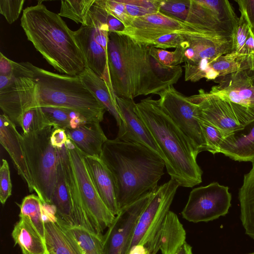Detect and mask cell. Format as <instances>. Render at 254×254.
I'll list each match as a JSON object with an SVG mask.
<instances>
[{
    "mask_svg": "<svg viewBox=\"0 0 254 254\" xmlns=\"http://www.w3.org/2000/svg\"><path fill=\"white\" fill-rule=\"evenodd\" d=\"M152 47L127 35L109 32L108 66L116 96L133 99L140 95L158 94L178 81L182 67L162 64L152 54Z\"/></svg>",
    "mask_w": 254,
    "mask_h": 254,
    "instance_id": "6da1fadb",
    "label": "cell"
},
{
    "mask_svg": "<svg viewBox=\"0 0 254 254\" xmlns=\"http://www.w3.org/2000/svg\"><path fill=\"white\" fill-rule=\"evenodd\" d=\"M100 158L113 177L120 210L155 190L166 167L164 160L146 146L116 138L106 140Z\"/></svg>",
    "mask_w": 254,
    "mask_h": 254,
    "instance_id": "7a4b0ae2",
    "label": "cell"
},
{
    "mask_svg": "<svg viewBox=\"0 0 254 254\" xmlns=\"http://www.w3.org/2000/svg\"><path fill=\"white\" fill-rule=\"evenodd\" d=\"M20 22L27 40L61 74L78 75L86 67L73 31L59 14L40 2L23 10Z\"/></svg>",
    "mask_w": 254,
    "mask_h": 254,
    "instance_id": "3957f363",
    "label": "cell"
},
{
    "mask_svg": "<svg viewBox=\"0 0 254 254\" xmlns=\"http://www.w3.org/2000/svg\"><path fill=\"white\" fill-rule=\"evenodd\" d=\"M135 110L164 156L167 172L180 186L192 188L202 182L198 153L192 141L161 107L158 100L148 97L136 103Z\"/></svg>",
    "mask_w": 254,
    "mask_h": 254,
    "instance_id": "277c9868",
    "label": "cell"
},
{
    "mask_svg": "<svg viewBox=\"0 0 254 254\" xmlns=\"http://www.w3.org/2000/svg\"><path fill=\"white\" fill-rule=\"evenodd\" d=\"M34 77L38 107L65 108L78 113L90 122L103 121L105 108L78 75L54 73L35 66Z\"/></svg>",
    "mask_w": 254,
    "mask_h": 254,
    "instance_id": "5b68a950",
    "label": "cell"
},
{
    "mask_svg": "<svg viewBox=\"0 0 254 254\" xmlns=\"http://www.w3.org/2000/svg\"><path fill=\"white\" fill-rule=\"evenodd\" d=\"M49 126L29 133L21 134V142L35 192L42 201L50 204L56 182L59 160L58 149L51 142L56 127Z\"/></svg>",
    "mask_w": 254,
    "mask_h": 254,
    "instance_id": "8992f818",
    "label": "cell"
},
{
    "mask_svg": "<svg viewBox=\"0 0 254 254\" xmlns=\"http://www.w3.org/2000/svg\"><path fill=\"white\" fill-rule=\"evenodd\" d=\"M174 33L225 41H232L231 33L201 28L160 11L139 17H133L129 24L119 33L138 43L146 45L162 36Z\"/></svg>",
    "mask_w": 254,
    "mask_h": 254,
    "instance_id": "52a82bcc",
    "label": "cell"
},
{
    "mask_svg": "<svg viewBox=\"0 0 254 254\" xmlns=\"http://www.w3.org/2000/svg\"><path fill=\"white\" fill-rule=\"evenodd\" d=\"M64 145L94 231L103 235L104 230L111 225L116 216L108 208L98 193L88 170L85 154L68 138Z\"/></svg>",
    "mask_w": 254,
    "mask_h": 254,
    "instance_id": "ba28073f",
    "label": "cell"
},
{
    "mask_svg": "<svg viewBox=\"0 0 254 254\" xmlns=\"http://www.w3.org/2000/svg\"><path fill=\"white\" fill-rule=\"evenodd\" d=\"M197 107V116L219 128L227 136L254 121V106H245L210 96L202 89L189 97Z\"/></svg>",
    "mask_w": 254,
    "mask_h": 254,
    "instance_id": "9c48e42d",
    "label": "cell"
},
{
    "mask_svg": "<svg viewBox=\"0 0 254 254\" xmlns=\"http://www.w3.org/2000/svg\"><path fill=\"white\" fill-rule=\"evenodd\" d=\"M34 76L25 71L0 75V107L15 126L25 112L38 107Z\"/></svg>",
    "mask_w": 254,
    "mask_h": 254,
    "instance_id": "30bf717a",
    "label": "cell"
},
{
    "mask_svg": "<svg viewBox=\"0 0 254 254\" xmlns=\"http://www.w3.org/2000/svg\"><path fill=\"white\" fill-rule=\"evenodd\" d=\"M231 198L228 187L213 182L193 189L181 214L193 223L212 221L228 213Z\"/></svg>",
    "mask_w": 254,
    "mask_h": 254,
    "instance_id": "8fae6325",
    "label": "cell"
},
{
    "mask_svg": "<svg viewBox=\"0 0 254 254\" xmlns=\"http://www.w3.org/2000/svg\"><path fill=\"white\" fill-rule=\"evenodd\" d=\"M161 107L179 128L192 142L199 153L206 151V145L197 116V107L173 85L158 94Z\"/></svg>",
    "mask_w": 254,
    "mask_h": 254,
    "instance_id": "7c38bea8",
    "label": "cell"
},
{
    "mask_svg": "<svg viewBox=\"0 0 254 254\" xmlns=\"http://www.w3.org/2000/svg\"><path fill=\"white\" fill-rule=\"evenodd\" d=\"M154 190L124 207L116 215L103 235L105 254H128L138 219L152 197Z\"/></svg>",
    "mask_w": 254,
    "mask_h": 254,
    "instance_id": "4fadbf2b",
    "label": "cell"
},
{
    "mask_svg": "<svg viewBox=\"0 0 254 254\" xmlns=\"http://www.w3.org/2000/svg\"><path fill=\"white\" fill-rule=\"evenodd\" d=\"M179 186L177 182L171 179L154 190L152 197L138 219L129 250L137 245H145L152 238L170 211Z\"/></svg>",
    "mask_w": 254,
    "mask_h": 254,
    "instance_id": "5bb4252c",
    "label": "cell"
},
{
    "mask_svg": "<svg viewBox=\"0 0 254 254\" xmlns=\"http://www.w3.org/2000/svg\"><path fill=\"white\" fill-rule=\"evenodd\" d=\"M123 124L116 139L137 143L154 151L163 160L164 156L149 129L137 114L133 99L116 96Z\"/></svg>",
    "mask_w": 254,
    "mask_h": 254,
    "instance_id": "9a60e30c",
    "label": "cell"
},
{
    "mask_svg": "<svg viewBox=\"0 0 254 254\" xmlns=\"http://www.w3.org/2000/svg\"><path fill=\"white\" fill-rule=\"evenodd\" d=\"M214 81L217 84L207 92L210 96L243 106H254V85L249 70L236 71Z\"/></svg>",
    "mask_w": 254,
    "mask_h": 254,
    "instance_id": "2e32d148",
    "label": "cell"
},
{
    "mask_svg": "<svg viewBox=\"0 0 254 254\" xmlns=\"http://www.w3.org/2000/svg\"><path fill=\"white\" fill-rule=\"evenodd\" d=\"M186 231L177 215L169 211L152 238L144 245L148 254H177L186 242Z\"/></svg>",
    "mask_w": 254,
    "mask_h": 254,
    "instance_id": "e0dca14e",
    "label": "cell"
},
{
    "mask_svg": "<svg viewBox=\"0 0 254 254\" xmlns=\"http://www.w3.org/2000/svg\"><path fill=\"white\" fill-rule=\"evenodd\" d=\"M0 143L9 155L18 174L27 184L29 191H35L22 146L21 134L15 125L4 114L0 116Z\"/></svg>",
    "mask_w": 254,
    "mask_h": 254,
    "instance_id": "ac0fdd59",
    "label": "cell"
},
{
    "mask_svg": "<svg viewBox=\"0 0 254 254\" xmlns=\"http://www.w3.org/2000/svg\"><path fill=\"white\" fill-rule=\"evenodd\" d=\"M73 35L84 57L86 67L112 87L109 74L107 52L95 40L92 26L81 25L78 29L73 31Z\"/></svg>",
    "mask_w": 254,
    "mask_h": 254,
    "instance_id": "d6986e66",
    "label": "cell"
},
{
    "mask_svg": "<svg viewBox=\"0 0 254 254\" xmlns=\"http://www.w3.org/2000/svg\"><path fill=\"white\" fill-rule=\"evenodd\" d=\"M85 162L96 189L101 198L114 215L120 212L116 187L112 174L100 157L85 154Z\"/></svg>",
    "mask_w": 254,
    "mask_h": 254,
    "instance_id": "ffe728a7",
    "label": "cell"
},
{
    "mask_svg": "<svg viewBox=\"0 0 254 254\" xmlns=\"http://www.w3.org/2000/svg\"><path fill=\"white\" fill-rule=\"evenodd\" d=\"M59 160L56 182L52 204L55 206L58 218L67 226L75 225L73 218L66 170L67 151L65 145L58 149Z\"/></svg>",
    "mask_w": 254,
    "mask_h": 254,
    "instance_id": "44dd1931",
    "label": "cell"
},
{
    "mask_svg": "<svg viewBox=\"0 0 254 254\" xmlns=\"http://www.w3.org/2000/svg\"><path fill=\"white\" fill-rule=\"evenodd\" d=\"M219 153L235 161L254 162V121L226 136Z\"/></svg>",
    "mask_w": 254,
    "mask_h": 254,
    "instance_id": "7402d4cb",
    "label": "cell"
},
{
    "mask_svg": "<svg viewBox=\"0 0 254 254\" xmlns=\"http://www.w3.org/2000/svg\"><path fill=\"white\" fill-rule=\"evenodd\" d=\"M67 137L84 154L100 157L104 144L108 139L100 123L88 122L73 129H66Z\"/></svg>",
    "mask_w": 254,
    "mask_h": 254,
    "instance_id": "603a6c76",
    "label": "cell"
},
{
    "mask_svg": "<svg viewBox=\"0 0 254 254\" xmlns=\"http://www.w3.org/2000/svg\"><path fill=\"white\" fill-rule=\"evenodd\" d=\"M85 86L115 118L119 127L123 122L112 87L91 70L86 67L78 75Z\"/></svg>",
    "mask_w": 254,
    "mask_h": 254,
    "instance_id": "cb8c5ba5",
    "label": "cell"
},
{
    "mask_svg": "<svg viewBox=\"0 0 254 254\" xmlns=\"http://www.w3.org/2000/svg\"><path fill=\"white\" fill-rule=\"evenodd\" d=\"M45 242L49 254H82L71 234L58 218L45 222Z\"/></svg>",
    "mask_w": 254,
    "mask_h": 254,
    "instance_id": "d4e9b609",
    "label": "cell"
},
{
    "mask_svg": "<svg viewBox=\"0 0 254 254\" xmlns=\"http://www.w3.org/2000/svg\"><path fill=\"white\" fill-rule=\"evenodd\" d=\"M15 225L12 237L23 254H45L47 252L45 240L26 217L20 216Z\"/></svg>",
    "mask_w": 254,
    "mask_h": 254,
    "instance_id": "484cf974",
    "label": "cell"
},
{
    "mask_svg": "<svg viewBox=\"0 0 254 254\" xmlns=\"http://www.w3.org/2000/svg\"><path fill=\"white\" fill-rule=\"evenodd\" d=\"M250 171L244 175L239 191L240 219L246 234L254 240V162Z\"/></svg>",
    "mask_w": 254,
    "mask_h": 254,
    "instance_id": "4316f807",
    "label": "cell"
},
{
    "mask_svg": "<svg viewBox=\"0 0 254 254\" xmlns=\"http://www.w3.org/2000/svg\"><path fill=\"white\" fill-rule=\"evenodd\" d=\"M64 224L82 254H105L103 235L93 233L81 226Z\"/></svg>",
    "mask_w": 254,
    "mask_h": 254,
    "instance_id": "83f0119b",
    "label": "cell"
},
{
    "mask_svg": "<svg viewBox=\"0 0 254 254\" xmlns=\"http://www.w3.org/2000/svg\"><path fill=\"white\" fill-rule=\"evenodd\" d=\"M86 26L118 33L125 28L123 23L107 11L102 0H95L89 11Z\"/></svg>",
    "mask_w": 254,
    "mask_h": 254,
    "instance_id": "f1b7e54d",
    "label": "cell"
},
{
    "mask_svg": "<svg viewBox=\"0 0 254 254\" xmlns=\"http://www.w3.org/2000/svg\"><path fill=\"white\" fill-rule=\"evenodd\" d=\"M41 108L51 125L65 130L73 129L81 124L93 122L69 109L52 106Z\"/></svg>",
    "mask_w": 254,
    "mask_h": 254,
    "instance_id": "f546056e",
    "label": "cell"
},
{
    "mask_svg": "<svg viewBox=\"0 0 254 254\" xmlns=\"http://www.w3.org/2000/svg\"><path fill=\"white\" fill-rule=\"evenodd\" d=\"M43 202L35 194L25 196L20 204V216L27 217L42 238L45 240V221L42 211Z\"/></svg>",
    "mask_w": 254,
    "mask_h": 254,
    "instance_id": "4dcf8cb0",
    "label": "cell"
},
{
    "mask_svg": "<svg viewBox=\"0 0 254 254\" xmlns=\"http://www.w3.org/2000/svg\"><path fill=\"white\" fill-rule=\"evenodd\" d=\"M210 66L218 74L219 77L240 70H249L246 56L243 54L230 53L210 62Z\"/></svg>",
    "mask_w": 254,
    "mask_h": 254,
    "instance_id": "1f68e13d",
    "label": "cell"
},
{
    "mask_svg": "<svg viewBox=\"0 0 254 254\" xmlns=\"http://www.w3.org/2000/svg\"><path fill=\"white\" fill-rule=\"evenodd\" d=\"M95 0H65L61 1L59 15L69 18L82 26L87 25L90 9Z\"/></svg>",
    "mask_w": 254,
    "mask_h": 254,
    "instance_id": "d6a6232c",
    "label": "cell"
},
{
    "mask_svg": "<svg viewBox=\"0 0 254 254\" xmlns=\"http://www.w3.org/2000/svg\"><path fill=\"white\" fill-rule=\"evenodd\" d=\"M235 1L239 6L240 16L232 30V45L231 53L242 54L252 26L244 6L243 0Z\"/></svg>",
    "mask_w": 254,
    "mask_h": 254,
    "instance_id": "836d02e7",
    "label": "cell"
},
{
    "mask_svg": "<svg viewBox=\"0 0 254 254\" xmlns=\"http://www.w3.org/2000/svg\"><path fill=\"white\" fill-rule=\"evenodd\" d=\"M22 128V133L28 134L44 129L51 125L40 107L25 112L19 119L16 126Z\"/></svg>",
    "mask_w": 254,
    "mask_h": 254,
    "instance_id": "e575fe53",
    "label": "cell"
},
{
    "mask_svg": "<svg viewBox=\"0 0 254 254\" xmlns=\"http://www.w3.org/2000/svg\"><path fill=\"white\" fill-rule=\"evenodd\" d=\"M197 118L205 141L206 151L213 154L219 153L221 143L227 135L204 119Z\"/></svg>",
    "mask_w": 254,
    "mask_h": 254,
    "instance_id": "d590c367",
    "label": "cell"
},
{
    "mask_svg": "<svg viewBox=\"0 0 254 254\" xmlns=\"http://www.w3.org/2000/svg\"><path fill=\"white\" fill-rule=\"evenodd\" d=\"M127 13L133 18L155 13L160 11V0H121Z\"/></svg>",
    "mask_w": 254,
    "mask_h": 254,
    "instance_id": "8d00e7d4",
    "label": "cell"
},
{
    "mask_svg": "<svg viewBox=\"0 0 254 254\" xmlns=\"http://www.w3.org/2000/svg\"><path fill=\"white\" fill-rule=\"evenodd\" d=\"M185 49L180 47L174 51H168L164 49L155 48L152 46L151 53L153 56L164 65L167 67H175L185 62Z\"/></svg>",
    "mask_w": 254,
    "mask_h": 254,
    "instance_id": "74e56055",
    "label": "cell"
},
{
    "mask_svg": "<svg viewBox=\"0 0 254 254\" xmlns=\"http://www.w3.org/2000/svg\"><path fill=\"white\" fill-rule=\"evenodd\" d=\"M211 61L202 60L196 63H185V80L186 81L196 82L203 78H206L209 71Z\"/></svg>",
    "mask_w": 254,
    "mask_h": 254,
    "instance_id": "f35d334b",
    "label": "cell"
},
{
    "mask_svg": "<svg viewBox=\"0 0 254 254\" xmlns=\"http://www.w3.org/2000/svg\"><path fill=\"white\" fill-rule=\"evenodd\" d=\"M24 2V0H0V13L9 24H12L18 18Z\"/></svg>",
    "mask_w": 254,
    "mask_h": 254,
    "instance_id": "ab89813d",
    "label": "cell"
},
{
    "mask_svg": "<svg viewBox=\"0 0 254 254\" xmlns=\"http://www.w3.org/2000/svg\"><path fill=\"white\" fill-rule=\"evenodd\" d=\"M12 184L8 163L6 160L2 159L0 168V200L4 204L11 195Z\"/></svg>",
    "mask_w": 254,
    "mask_h": 254,
    "instance_id": "60d3db41",
    "label": "cell"
},
{
    "mask_svg": "<svg viewBox=\"0 0 254 254\" xmlns=\"http://www.w3.org/2000/svg\"><path fill=\"white\" fill-rule=\"evenodd\" d=\"M107 11L119 19L125 25L128 26L133 17L128 14L121 0H102Z\"/></svg>",
    "mask_w": 254,
    "mask_h": 254,
    "instance_id": "b9f144b4",
    "label": "cell"
},
{
    "mask_svg": "<svg viewBox=\"0 0 254 254\" xmlns=\"http://www.w3.org/2000/svg\"><path fill=\"white\" fill-rule=\"evenodd\" d=\"M187 40V35L174 33L162 36L151 41L148 45L155 48L166 49L168 48H177L182 47V44Z\"/></svg>",
    "mask_w": 254,
    "mask_h": 254,
    "instance_id": "7bdbcfd3",
    "label": "cell"
},
{
    "mask_svg": "<svg viewBox=\"0 0 254 254\" xmlns=\"http://www.w3.org/2000/svg\"><path fill=\"white\" fill-rule=\"evenodd\" d=\"M242 54L247 58L250 71L254 70V32L251 29Z\"/></svg>",
    "mask_w": 254,
    "mask_h": 254,
    "instance_id": "ee69618b",
    "label": "cell"
},
{
    "mask_svg": "<svg viewBox=\"0 0 254 254\" xmlns=\"http://www.w3.org/2000/svg\"><path fill=\"white\" fill-rule=\"evenodd\" d=\"M68 137L65 130L56 127L51 136V142L53 146L58 149L62 148L65 145Z\"/></svg>",
    "mask_w": 254,
    "mask_h": 254,
    "instance_id": "f6af8a7d",
    "label": "cell"
},
{
    "mask_svg": "<svg viewBox=\"0 0 254 254\" xmlns=\"http://www.w3.org/2000/svg\"><path fill=\"white\" fill-rule=\"evenodd\" d=\"M243 2L254 32V0H243Z\"/></svg>",
    "mask_w": 254,
    "mask_h": 254,
    "instance_id": "bcb514c9",
    "label": "cell"
},
{
    "mask_svg": "<svg viewBox=\"0 0 254 254\" xmlns=\"http://www.w3.org/2000/svg\"><path fill=\"white\" fill-rule=\"evenodd\" d=\"M146 248L143 245H137L131 248L127 254H147Z\"/></svg>",
    "mask_w": 254,
    "mask_h": 254,
    "instance_id": "7dc6e473",
    "label": "cell"
},
{
    "mask_svg": "<svg viewBox=\"0 0 254 254\" xmlns=\"http://www.w3.org/2000/svg\"><path fill=\"white\" fill-rule=\"evenodd\" d=\"M177 254H193L192 247L186 242Z\"/></svg>",
    "mask_w": 254,
    "mask_h": 254,
    "instance_id": "c3c4849f",
    "label": "cell"
},
{
    "mask_svg": "<svg viewBox=\"0 0 254 254\" xmlns=\"http://www.w3.org/2000/svg\"><path fill=\"white\" fill-rule=\"evenodd\" d=\"M250 73L252 82L253 83V84L254 85V70L252 71H250Z\"/></svg>",
    "mask_w": 254,
    "mask_h": 254,
    "instance_id": "681fc988",
    "label": "cell"
},
{
    "mask_svg": "<svg viewBox=\"0 0 254 254\" xmlns=\"http://www.w3.org/2000/svg\"><path fill=\"white\" fill-rule=\"evenodd\" d=\"M49 254V253H48V252L47 251V252L46 254Z\"/></svg>",
    "mask_w": 254,
    "mask_h": 254,
    "instance_id": "f907efd6",
    "label": "cell"
},
{
    "mask_svg": "<svg viewBox=\"0 0 254 254\" xmlns=\"http://www.w3.org/2000/svg\"><path fill=\"white\" fill-rule=\"evenodd\" d=\"M254 254V253H250V254Z\"/></svg>",
    "mask_w": 254,
    "mask_h": 254,
    "instance_id": "816d5d0a",
    "label": "cell"
},
{
    "mask_svg": "<svg viewBox=\"0 0 254 254\" xmlns=\"http://www.w3.org/2000/svg\"></svg>",
    "mask_w": 254,
    "mask_h": 254,
    "instance_id": "f5cc1de1",
    "label": "cell"
}]
</instances>
